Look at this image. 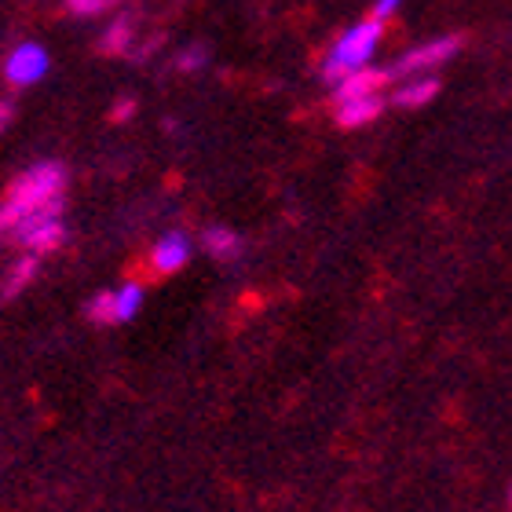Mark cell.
<instances>
[{
    "label": "cell",
    "instance_id": "obj_14",
    "mask_svg": "<svg viewBox=\"0 0 512 512\" xmlns=\"http://www.w3.org/2000/svg\"><path fill=\"white\" fill-rule=\"evenodd\" d=\"M33 271H37V256L26 253L15 260V267H11V275H8V293H19L26 282L33 278Z\"/></svg>",
    "mask_w": 512,
    "mask_h": 512
},
{
    "label": "cell",
    "instance_id": "obj_17",
    "mask_svg": "<svg viewBox=\"0 0 512 512\" xmlns=\"http://www.w3.org/2000/svg\"><path fill=\"white\" fill-rule=\"evenodd\" d=\"M11 121H15V103H11V99H0V136L11 128Z\"/></svg>",
    "mask_w": 512,
    "mask_h": 512
},
{
    "label": "cell",
    "instance_id": "obj_4",
    "mask_svg": "<svg viewBox=\"0 0 512 512\" xmlns=\"http://www.w3.org/2000/svg\"><path fill=\"white\" fill-rule=\"evenodd\" d=\"M458 52H461V37H454V33L432 37V41H425V44L406 48V52L388 66V74H392V81H406V77H417V74H436L439 66H447Z\"/></svg>",
    "mask_w": 512,
    "mask_h": 512
},
{
    "label": "cell",
    "instance_id": "obj_12",
    "mask_svg": "<svg viewBox=\"0 0 512 512\" xmlns=\"http://www.w3.org/2000/svg\"><path fill=\"white\" fill-rule=\"evenodd\" d=\"M128 41H132V19L128 15H118L110 22L107 33H103V52H128Z\"/></svg>",
    "mask_w": 512,
    "mask_h": 512
},
{
    "label": "cell",
    "instance_id": "obj_15",
    "mask_svg": "<svg viewBox=\"0 0 512 512\" xmlns=\"http://www.w3.org/2000/svg\"><path fill=\"white\" fill-rule=\"evenodd\" d=\"M118 0H66V8L74 11V15H99V11L114 8Z\"/></svg>",
    "mask_w": 512,
    "mask_h": 512
},
{
    "label": "cell",
    "instance_id": "obj_3",
    "mask_svg": "<svg viewBox=\"0 0 512 512\" xmlns=\"http://www.w3.org/2000/svg\"><path fill=\"white\" fill-rule=\"evenodd\" d=\"M143 300H147V289H143V282H136V278H128V282H121V286L114 289H103V293H96V297L85 304V315L96 326H114V322H132L143 311Z\"/></svg>",
    "mask_w": 512,
    "mask_h": 512
},
{
    "label": "cell",
    "instance_id": "obj_10",
    "mask_svg": "<svg viewBox=\"0 0 512 512\" xmlns=\"http://www.w3.org/2000/svg\"><path fill=\"white\" fill-rule=\"evenodd\" d=\"M388 107V96H363V99H344L337 103V125L341 128H363L370 121L381 118V110Z\"/></svg>",
    "mask_w": 512,
    "mask_h": 512
},
{
    "label": "cell",
    "instance_id": "obj_6",
    "mask_svg": "<svg viewBox=\"0 0 512 512\" xmlns=\"http://www.w3.org/2000/svg\"><path fill=\"white\" fill-rule=\"evenodd\" d=\"M52 74V52L41 41H19L4 55V81L11 88H33Z\"/></svg>",
    "mask_w": 512,
    "mask_h": 512
},
{
    "label": "cell",
    "instance_id": "obj_5",
    "mask_svg": "<svg viewBox=\"0 0 512 512\" xmlns=\"http://www.w3.org/2000/svg\"><path fill=\"white\" fill-rule=\"evenodd\" d=\"M11 238H15V242L33 256H44V253H52V249H59L66 242L63 205H55V209H41V213L19 220L15 231H11Z\"/></svg>",
    "mask_w": 512,
    "mask_h": 512
},
{
    "label": "cell",
    "instance_id": "obj_7",
    "mask_svg": "<svg viewBox=\"0 0 512 512\" xmlns=\"http://www.w3.org/2000/svg\"><path fill=\"white\" fill-rule=\"evenodd\" d=\"M191 256H194V238L187 231H180V227H172V231H165L150 246V267L158 275H176V271H183V267L191 264Z\"/></svg>",
    "mask_w": 512,
    "mask_h": 512
},
{
    "label": "cell",
    "instance_id": "obj_16",
    "mask_svg": "<svg viewBox=\"0 0 512 512\" xmlns=\"http://www.w3.org/2000/svg\"><path fill=\"white\" fill-rule=\"evenodd\" d=\"M399 8H403V0H374V11H370V15L381 19V22H388Z\"/></svg>",
    "mask_w": 512,
    "mask_h": 512
},
{
    "label": "cell",
    "instance_id": "obj_1",
    "mask_svg": "<svg viewBox=\"0 0 512 512\" xmlns=\"http://www.w3.org/2000/svg\"><path fill=\"white\" fill-rule=\"evenodd\" d=\"M66 194V169L59 161H37L33 169H26L19 180L8 187V198L0 205V235H11L19 220L41 213V209H55L63 205Z\"/></svg>",
    "mask_w": 512,
    "mask_h": 512
},
{
    "label": "cell",
    "instance_id": "obj_13",
    "mask_svg": "<svg viewBox=\"0 0 512 512\" xmlns=\"http://www.w3.org/2000/svg\"><path fill=\"white\" fill-rule=\"evenodd\" d=\"M205 63H209V48L205 44H191V48H183L176 55V70H183V74H198V70H205Z\"/></svg>",
    "mask_w": 512,
    "mask_h": 512
},
{
    "label": "cell",
    "instance_id": "obj_8",
    "mask_svg": "<svg viewBox=\"0 0 512 512\" xmlns=\"http://www.w3.org/2000/svg\"><path fill=\"white\" fill-rule=\"evenodd\" d=\"M388 85H392L388 66H366V70H355V74H348L344 81L333 85V103H344V99H363V96H381Z\"/></svg>",
    "mask_w": 512,
    "mask_h": 512
},
{
    "label": "cell",
    "instance_id": "obj_19",
    "mask_svg": "<svg viewBox=\"0 0 512 512\" xmlns=\"http://www.w3.org/2000/svg\"><path fill=\"white\" fill-rule=\"evenodd\" d=\"M509 509H512V487H509Z\"/></svg>",
    "mask_w": 512,
    "mask_h": 512
},
{
    "label": "cell",
    "instance_id": "obj_2",
    "mask_svg": "<svg viewBox=\"0 0 512 512\" xmlns=\"http://www.w3.org/2000/svg\"><path fill=\"white\" fill-rule=\"evenodd\" d=\"M381 37H384V22L374 19V15L363 19V22H355V26H348V30L333 41V48L326 52V59H322V81L337 85V81H344V77L355 74V70L374 66V55H377V48H381Z\"/></svg>",
    "mask_w": 512,
    "mask_h": 512
},
{
    "label": "cell",
    "instance_id": "obj_11",
    "mask_svg": "<svg viewBox=\"0 0 512 512\" xmlns=\"http://www.w3.org/2000/svg\"><path fill=\"white\" fill-rule=\"evenodd\" d=\"M202 249L213 260H220V264H231V260H238L242 256V249H246V242H242V235L238 231H231V227L224 224H213L202 231Z\"/></svg>",
    "mask_w": 512,
    "mask_h": 512
},
{
    "label": "cell",
    "instance_id": "obj_18",
    "mask_svg": "<svg viewBox=\"0 0 512 512\" xmlns=\"http://www.w3.org/2000/svg\"><path fill=\"white\" fill-rule=\"evenodd\" d=\"M132 110H136V103H132V99H121V103H118V107H114V110H110V114H114V118H118V121H125L128 114H132Z\"/></svg>",
    "mask_w": 512,
    "mask_h": 512
},
{
    "label": "cell",
    "instance_id": "obj_9",
    "mask_svg": "<svg viewBox=\"0 0 512 512\" xmlns=\"http://www.w3.org/2000/svg\"><path fill=\"white\" fill-rule=\"evenodd\" d=\"M439 88H443V85H439L436 74L406 77V81H399V88H392L388 103H392V107H399V110H421L439 96Z\"/></svg>",
    "mask_w": 512,
    "mask_h": 512
}]
</instances>
